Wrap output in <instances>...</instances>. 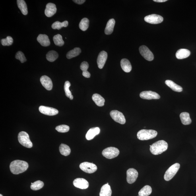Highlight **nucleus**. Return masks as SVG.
I'll return each mask as SVG.
<instances>
[{"instance_id": "1", "label": "nucleus", "mask_w": 196, "mask_h": 196, "mask_svg": "<svg viewBox=\"0 0 196 196\" xmlns=\"http://www.w3.org/2000/svg\"><path fill=\"white\" fill-rule=\"evenodd\" d=\"M28 168L27 162L25 161L16 160L10 164V170L14 174H19L25 172Z\"/></svg>"}, {"instance_id": "2", "label": "nucleus", "mask_w": 196, "mask_h": 196, "mask_svg": "<svg viewBox=\"0 0 196 196\" xmlns=\"http://www.w3.org/2000/svg\"><path fill=\"white\" fill-rule=\"evenodd\" d=\"M150 151L152 154L158 155L166 151L168 149V145L164 140H160L150 145Z\"/></svg>"}, {"instance_id": "3", "label": "nucleus", "mask_w": 196, "mask_h": 196, "mask_svg": "<svg viewBox=\"0 0 196 196\" xmlns=\"http://www.w3.org/2000/svg\"><path fill=\"white\" fill-rule=\"evenodd\" d=\"M157 132L153 130L142 129L137 134V137L140 140H148L154 139L157 135Z\"/></svg>"}, {"instance_id": "4", "label": "nucleus", "mask_w": 196, "mask_h": 196, "mask_svg": "<svg viewBox=\"0 0 196 196\" xmlns=\"http://www.w3.org/2000/svg\"><path fill=\"white\" fill-rule=\"evenodd\" d=\"M18 141L22 146L27 148H31L33 146L32 142L30 139L29 136L25 131H21L18 134Z\"/></svg>"}, {"instance_id": "5", "label": "nucleus", "mask_w": 196, "mask_h": 196, "mask_svg": "<svg viewBox=\"0 0 196 196\" xmlns=\"http://www.w3.org/2000/svg\"><path fill=\"white\" fill-rule=\"evenodd\" d=\"M180 165L179 163H175L171 166L166 171L164 175V178L166 181L172 179L180 168Z\"/></svg>"}, {"instance_id": "6", "label": "nucleus", "mask_w": 196, "mask_h": 196, "mask_svg": "<svg viewBox=\"0 0 196 196\" xmlns=\"http://www.w3.org/2000/svg\"><path fill=\"white\" fill-rule=\"evenodd\" d=\"M119 153V150L117 148L111 147L105 148L102 152L103 156L108 159L116 157Z\"/></svg>"}, {"instance_id": "7", "label": "nucleus", "mask_w": 196, "mask_h": 196, "mask_svg": "<svg viewBox=\"0 0 196 196\" xmlns=\"http://www.w3.org/2000/svg\"><path fill=\"white\" fill-rule=\"evenodd\" d=\"M80 168L83 172L89 174H92L96 172L98 167L93 163L84 162L80 165Z\"/></svg>"}, {"instance_id": "8", "label": "nucleus", "mask_w": 196, "mask_h": 196, "mask_svg": "<svg viewBox=\"0 0 196 196\" xmlns=\"http://www.w3.org/2000/svg\"><path fill=\"white\" fill-rule=\"evenodd\" d=\"M110 114L112 118L116 122L124 124L126 123V119L123 113L117 110L111 111Z\"/></svg>"}, {"instance_id": "9", "label": "nucleus", "mask_w": 196, "mask_h": 196, "mask_svg": "<svg viewBox=\"0 0 196 196\" xmlns=\"http://www.w3.org/2000/svg\"><path fill=\"white\" fill-rule=\"evenodd\" d=\"M140 54L146 60L151 61L154 59V55L151 51L145 45H142L139 48Z\"/></svg>"}, {"instance_id": "10", "label": "nucleus", "mask_w": 196, "mask_h": 196, "mask_svg": "<svg viewBox=\"0 0 196 196\" xmlns=\"http://www.w3.org/2000/svg\"><path fill=\"white\" fill-rule=\"evenodd\" d=\"M144 20L148 23L152 24H158L163 21L164 18L162 16L154 14L146 16L144 18Z\"/></svg>"}, {"instance_id": "11", "label": "nucleus", "mask_w": 196, "mask_h": 196, "mask_svg": "<svg viewBox=\"0 0 196 196\" xmlns=\"http://www.w3.org/2000/svg\"><path fill=\"white\" fill-rule=\"evenodd\" d=\"M140 97L145 100L159 99L160 98V95L156 92L152 91H145L140 93Z\"/></svg>"}, {"instance_id": "12", "label": "nucleus", "mask_w": 196, "mask_h": 196, "mask_svg": "<svg viewBox=\"0 0 196 196\" xmlns=\"http://www.w3.org/2000/svg\"><path fill=\"white\" fill-rule=\"evenodd\" d=\"M127 183L129 184H132L136 181L139 174L135 169L131 168L127 171Z\"/></svg>"}, {"instance_id": "13", "label": "nucleus", "mask_w": 196, "mask_h": 196, "mask_svg": "<svg viewBox=\"0 0 196 196\" xmlns=\"http://www.w3.org/2000/svg\"><path fill=\"white\" fill-rule=\"evenodd\" d=\"M39 111L42 114L49 116L55 115L59 113L58 111L56 109L44 106L39 107Z\"/></svg>"}, {"instance_id": "14", "label": "nucleus", "mask_w": 196, "mask_h": 196, "mask_svg": "<svg viewBox=\"0 0 196 196\" xmlns=\"http://www.w3.org/2000/svg\"><path fill=\"white\" fill-rule=\"evenodd\" d=\"M73 184L75 187L81 189H86L89 186L88 181L82 178H77L73 181Z\"/></svg>"}, {"instance_id": "15", "label": "nucleus", "mask_w": 196, "mask_h": 196, "mask_svg": "<svg viewBox=\"0 0 196 196\" xmlns=\"http://www.w3.org/2000/svg\"><path fill=\"white\" fill-rule=\"evenodd\" d=\"M108 57V54L106 51H102L99 54L98 59H97V64L99 69H102L106 64Z\"/></svg>"}, {"instance_id": "16", "label": "nucleus", "mask_w": 196, "mask_h": 196, "mask_svg": "<svg viewBox=\"0 0 196 196\" xmlns=\"http://www.w3.org/2000/svg\"><path fill=\"white\" fill-rule=\"evenodd\" d=\"M40 81L42 85L45 89L50 90L52 89L53 84L50 78L47 76H43L40 78Z\"/></svg>"}, {"instance_id": "17", "label": "nucleus", "mask_w": 196, "mask_h": 196, "mask_svg": "<svg viewBox=\"0 0 196 196\" xmlns=\"http://www.w3.org/2000/svg\"><path fill=\"white\" fill-rule=\"evenodd\" d=\"M57 8L55 4L49 3L47 4L45 10V14L47 17H51L56 13Z\"/></svg>"}, {"instance_id": "18", "label": "nucleus", "mask_w": 196, "mask_h": 196, "mask_svg": "<svg viewBox=\"0 0 196 196\" xmlns=\"http://www.w3.org/2000/svg\"><path fill=\"white\" fill-rule=\"evenodd\" d=\"M100 129L99 127H95L90 128L86 135V138L88 140H91L94 139L95 136L100 133Z\"/></svg>"}, {"instance_id": "19", "label": "nucleus", "mask_w": 196, "mask_h": 196, "mask_svg": "<svg viewBox=\"0 0 196 196\" xmlns=\"http://www.w3.org/2000/svg\"><path fill=\"white\" fill-rule=\"evenodd\" d=\"M37 41L43 46L47 47L50 44L48 37L45 34H40L37 38Z\"/></svg>"}, {"instance_id": "20", "label": "nucleus", "mask_w": 196, "mask_h": 196, "mask_svg": "<svg viewBox=\"0 0 196 196\" xmlns=\"http://www.w3.org/2000/svg\"><path fill=\"white\" fill-rule=\"evenodd\" d=\"M190 52L187 49H181L177 51L176 56L178 59H182L188 57L190 55Z\"/></svg>"}, {"instance_id": "21", "label": "nucleus", "mask_w": 196, "mask_h": 196, "mask_svg": "<svg viewBox=\"0 0 196 196\" xmlns=\"http://www.w3.org/2000/svg\"><path fill=\"white\" fill-rule=\"evenodd\" d=\"M121 66L123 71L126 73H129L131 71L132 66L128 60L123 59L121 61Z\"/></svg>"}, {"instance_id": "22", "label": "nucleus", "mask_w": 196, "mask_h": 196, "mask_svg": "<svg viewBox=\"0 0 196 196\" xmlns=\"http://www.w3.org/2000/svg\"><path fill=\"white\" fill-rule=\"evenodd\" d=\"M167 85L171 88L174 91L180 92L182 91L183 88L180 85H178L174 82L170 80H166L165 82Z\"/></svg>"}, {"instance_id": "23", "label": "nucleus", "mask_w": 196, "mask_h": 196, "mask_svg": "<svg viewBox=\"0 0 196 196\" xmlns=\"http://www.w3.org/2000/svg\"><path fill=\"white\" fill-rule=\"evenodd\" d=\"M115 24V20L114 19H111L109 20L106 24L105 28V33L107 35H110L112 33Z\"/></svg>"}, {"instance_id": "24", "label": "nucleus", "mask_w": 196, "mask_h": 196, "mask_svg": "<svg viewBox=\"0 0 196 196\" xmlns=\"http://www.w3.org/2000/svg\"><path fill=\"white\" fill-rule=\"evenodd\" d=\"M112 194V190L110 185L105 184L103 186L100 193V196H111Z\"/></svg>"}, {"instance_id": "25", "label": "nucleus", "mask_w": 196, "mask_h": 196, "mask_svg": "<svg viewBox=\"0 0 196 196\" xmlns=\"http://www.w3.org/2000/svg\"><path fill=\"white\" fill-rule=\"evenodd\" d=\"M93 100L98 106H102L104 105L105 100L104 98L100 95L98 94H94L92 97Z\"/></svg>"}, {"instance_id": "26", "label": "nucleus", "mask_w": 196, "mask_h": 196, "mask_svg": "<svg viewBox=\"0 0 196 196\" xmlns=\"http://www.w3.org/2000/svg\"><path fill=\"white\" fill-rule=\"evenodd\" d=\"M180 117L181 123L184 125H188L191 123V119L189 113L184 112L181 113Z\"/></svg>"}, {"instance_id": "27", "label": "nucleus", "mask_w": 196, "mask_h": 196, "mask_svg": "<svg viewBox=\"0 0 196 196\" xmlns=\"http://www.w3.org/2000/svg\"><path fill=\"white\" fill-rule=\"evenodd\" d=\"M17 3L18 7L23 14L25 15H27L28 11L27 5L26 2L24 0H17Z\"/></svg>"}, {"instance_id": "28", "label": "nucleus", "mask_w": 196, "mask_h": 196, "mask_svg": "<svg viewBox=\"0 0 196 196\" xmlns=\"http://www.w3.org/2000/svg\"><path fill=\"white\" fill-rule=\"evenodd\" d=\"M59 151L62 155L67 156L71 153V150L69 146L65 144H61L59 147Z\"/></svg>"}, {"instance_id": "29", "label": "nucleus", "mask_w": 196, "mask_h": 196, "mask_svg": "<svg viewBox=\"0 0 196 196\" xmlns=\"http://www.w3.org/2000/svg\"><path fill=\"white\" fill-rule=\"evenodd\" d=\"M81 52V49L78 47H76L67 53L66 55L67 58L68 59L73 58L79 55Z\"/></svg>"}, {"instance_id": "30", "label": "nucleus", "mask_w": 196, "mask_h": 196, "mask_svg": "<svg viewBox=\"0 0 196 196\" xmlns=\"http://www.w3.org/2000/svg\"><path fill=\"white\" fill-rule=\"evenodd\" d=\"M152 192V187L150 186L146 185L139 191V195L140 196H148Z\"/></svg>"}, {"instance_id": "31", "label": "nucleus", "mask_w": 196, "mask_h": 196, "mask_svg": "<svg viewBox=\"0 0 196 196\" xmlns=\"http://www.w3.org/2000/svg\"><path fill=\"white\" fill-rule=\"evenodd\" d=\"M58 56V54L55 51H49L46 55L47 59L50 62H53L56 60Z\"/></svg>"}, {"instance_id": "32", "label": "nucleus", "mask_w": 196, "mask_h": 196, "mask_svg": "<svg viewBox=\"0 0 196 196\" xmlns=\"http://www.w3.org/2000/svg\"><path fill=\"white\" fill-rule=\"evenodd\" d=\"M69 25V22L65 21L62 23L56 21L52 25V28L53 29L60 30L63 27H67Z\"/></svg>"}, {"instance_id": "33", "label": "nucleus", "mask_w": 196, "mask_h": 196, "mask_svg": "<svg viewBox=\"0 0 196 196\" xmlns=\"http://www.w3.org/2000/svg\"><path fill=\"white\" fill-rule=\"evenodd\" d=\"M89 20L87 18H84L80 21L79 26L81 30L85 31L88 29L89 26Z\"/></svg>"}, {"instance_id": "34", "label": "nucleus", "mask_w": 196, "mask_h": 196, "mask_svg": "<svg viewBox=\"0 0 196 196\" xmlns=\"http://www.w3.org/2000/svg\"><path fill=\"white\" fill-rule=\"evenodd\" d=\"M31 189L34 191L38 190L42 188L44 186V183L40 181H37L34 183H31Z\"/></svg>"}, {"instance_id": "35", "label": "nucleus", "mask_w": 196, "mask_h": 196, "mask_svg": "<svg viewBox=\"0 0 196 196\" xmlns=\"http://www.w3.org/2000/svg\"><path fill=\"white\" fill-rule=\"evenodd\" d=\"M53 40L56 45L61 47L65 44L62 36L60 34H57L53 37Z\"/></svg>"}, {"instance_id": "36", "label": "nucleus", "mask_w": 196, "mask_h": 196, "mask_svg": "<svg viewBox=\"0 0 196 196\" xmlns=\"http://www.w3.org/2000/svg\"><path fill=\"white\" fill-rule=\"evenodd\" d=\"M13 43V39L11 37L8 36L6 39H3L1 40L2 44L3 46H10Z\"/></svg>"}, {"instance_id": "37", "label": "nucleus", "mask_w": 196, "mask_h": 196, "mask_svg": "<svg viewBox=\"0 0 196 196\" xmlns=\"http://www.w3.org/2000/svg\"><path fill=\"white\" fill-rule=\"evenodd\" d=\"M55 129L59 132L66 133L69 131V127L67 125H62L58 126Z\"/></svg>"}, {"instance_id": "38", "label": "nucleus", "mask_w": 196, "mask_h": 196, "mask_svg": "<svg viewBox=\"0 0 196 196\" xmlns=\"http://www.w3.org/2000/svg\"><path fill=\"white\" fill-rule=\"evenodd\" d=\"M70 86H71V83L69 81H65V85H64V90L65 91L66 96L69 98L72 95L71 92L69 90Z\"/></svg>"}, {"instance_id": "39", "label": "nucleus", "mask_w": 196, "mask_h": 196, "mask_svg": "<svg viewBox=\"0 0 196 196\" xmlns=\"http://www.w3.org/2000/svg\"><path fill=\"white\" fill-rule=\"evenodd\" d=\"M15 58L19 60L22 63H23L27 60L24 53L20 51L18 52L17 53H16Z\"/></svg>"}, {"instance_id": "40", "label": "nucleus", "mask_w": 196, "mask_h": 196, "mask_svg": "<svg viewBox=\"0 0 196 196\" xmlns=\"http://www.w3.org/2000/svg\"><path fill=\"white\" fill-rule=\"evenodd\" d=\"M89 65L88 63L86 61H83L81 64L80 68L82 72L87 71Z\"/></svg>"}, {"instance_id": "41", "label": "nucleus", "mask_w": 196, "mask_h": 196, "mask_svg": "<svg viewBox=\"0 0 196 196\" xmlns=\"http://www.w3.org/2000/svg\"><path fill=\"white\" fill-rule=\"evenodd\" d=\"M82 75L86 78H89L90 77V74L88 71L82 72Z\"/></svg>"}, {"instance_id": "42", "label": "nucleus", "mask_w": 196, "mask_h": 196, "mask_svg": "<svg viewBox=\"0 0 196 196\" xmlns=\"http://www.w3.org/2000/svg\"><path fill=\"white\" fill-rule=\"evenodd\" d=\"M74 2L79 4V5H81L85 2V0H73V1Z\"/></svg>"}, {"instance_id": "43", "label": "nucleus", "mask_w": 196, "mask_h": 196, "mask_svg": "<svg viewBox=\"0 0 196 196\" xmlns=\"http://www.w3.org/2000/svg\"><path fill=\"white\" fill-rule=\"evenodd\" d=\"M153 1L155 2H156L162 3L164 2H166L168 1H167V0H154Z\"/></svg>"}, {"instance_id": "44", "label": "nucleus", "mask_w": 196, "mask_h": 196, "mask_svg": "<svg viewBox=\"0 0 196 196\" xmlns=\"http://www.w3.org/2000/svg\"><path fill=\"white\" fill-rule=\"evenodd\" d=\"M73 95H71V96L69 98L71 100H73Z\"/></svg>"}, {"instance_id": "45", "label": "nucleus", "mask_w": 196, "mask_h": 196, "mask_svg": "<svg viewBox=\"0 0 196 196\" xmlns=\"http://www.w3.org/2000/svg\"><path fill=\"white\" fill-rule=\"evenodd\" d=\"M0 196H3L2 195V194H0Z\"/></svg>"}, {"instance_id": "46", "label": "nucleus", "mask_w": 196, "mask_h": 196, "mask_svg": "<svg viewBox=\"0 0 196 196\" xmlns=\"http://www.w3.org/2000/svg\"><path fill=\"white\" fill-rule=\"evenodd\" d=\"M106 184H107V185H109V183H106Z\"/></svg>"}, {"instance_id": "47", "label": "nucleus", "mask_w": 196, "mask_h": 196, "mask_svg": "<svg viewBox=\"0 0 196 196\" xmlns=\"http://www.w3.org/2000/svg\"><path fill=\"white\" fill-rule=\"evenodd\" d=\"M138 196H140L139 195H138Z\"/></svg>"}]
</instances>
